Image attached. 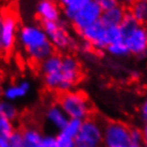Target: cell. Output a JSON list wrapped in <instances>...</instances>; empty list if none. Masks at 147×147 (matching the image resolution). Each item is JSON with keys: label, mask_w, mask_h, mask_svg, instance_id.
Segmentation results:
<instances>
[{"label": "cell", "mask_w": 147, "mask_h": 147, "mask_svg": "<svg viewBox=\"0 0 147 147\" xmlns=\"http://www.w3.org/2000/svg\"><path fill=\"white\" fill-rule=\"evenodd\" d=\"M17 44L27 61L36 66L55 52L40 24H27L19 27Z\"/></svg>", "instance_id": "cell-1"}, {"label": "cell", "mask_w": 147, "mask_h": 147, "mask_svg": "<svg viewBox=\"0 0 147 147\" xmlns=\"http://www.w3.org/2000/svg\"><path fill=\"white\" fill-rule=\"evenodd\" d=\"M59 4L63 19L78 34L99 22L102 14L98 0H62Z\"/></svg>", "instance_id": "cell-2"}, {"label": "cell", "mask_w": 147, "mask_h": 147, "mask_svg": "<svg viewBox=\"0 0 147 147\" xmlns=\"http://www.w3.org/2000/svg\"><path fill=\"white\" fill-rule=\"evenodd\" d=\"M57 103L62 108L68 118L84 121L94 113L88 96L81 90H71L57 96Z\"/></svg>", "instance_id": "cell-3"}, {"label": "cell", "mask_w": 147, "mask_h": 147, "mask_svg": "<svg viewBox=\"0 0 147 147\" xmlns=\"http://www.w3.org/2000/svg\"><path fill=\"white\" fill-rule=\"evenodd\" d=\"M49 42L55 48V52L67 53L68 50L77 46L76 40L69 33V25L66 20L61 19L59 22H43L40 24Z\"/></svg>", "instance_id": "cell-4"}, {"label": "cell", "mask_w": 147, "mask_h": 147, "mask_svg": "<svg viewBox=\"0 0 147 147\" xmlns=\"http://www.w3.org/2000/svg\"><path fill=\"white\" fill-rule=\"evenodd\" d=\"M131 126L121 121H103V147H127L130 141Z\"/></svg>", "instance_id": "cell-5"}, {"label": "cell", "mask_w": 147, "mask_h": 147, "mask_svg": "<svg viewBox=\"0 0 147 147\" xmlns=\"http://www.w3.org/2000/svg\"><path fill=\"white\" fill-rule=\"evenodd\" d=\"M103 121L92 115L82 121L79 134L76 138L77 147H103Z\"/></svg>", "instance_id": "cell-6"}, {"label": "cell", "mask_w": 147, "mask_h": 147, "mask_svg": "<svg viewBox=\"0 0 147 147\" xmlns=\"http://www.w3.org/2000/svg\"><path fill=\"white\" fill-rule=\"evenodd\" d=\"M82 77H83V69L79 59L75 55L68 52L62 53V66H61L62 93L75 90V88L80 83Z\"/></svg>", "instance_id": "cell-7"}, {"label": "cell", "mask_w": 147, "mask_h": 147, "mask_svg": "<svg viewBox=\"0 0 147 147\" xmlns=\"http://www.w3.org/2000/svg\"><path fill=\"white\" fill-rule=\"evenodd\" d=\"M124 43L130 55L143 59L147 57V26L138 24L133 29L126 32Z\"/></svg>", "instance_id": "cell-8"}, {"label": "cell", "mask_w": 147, "mask_h": 147, "mask_svg": "<svg viewBox=\"0 0 147 147\" xmlns=\"http://www.w3.org/2000/svg\"><path fill=\"white\" fill-rule=\"evenodd\" d=\"M19 22L17 15L13 11L3 12L2 33H1V52L9 55L17 44Z\"/></svg>", "instance_id": "cell-9"}, {"label": "cell", "mask_w": 147, "mask_h": 147, "mask_svg": "<svg viewBox=\"0 0 147 147\" xmlns=\"http://www.w3.org/2000/svg\"><path fill=\"white\" fill-rule=\"evenodd\" d=\"M81 40L90 46L94 52L102 53L109 46L107 38V27L102 22H97L79 33Z\"/></svg>", "instance_id": "cell-10"}, {"label": "cell", "mask_w": 147, "mask_h": 147, "mask_svg": "<svg viewBox=\"0 0 147 147\" xmlns=\"http://www.w3.org/2000/svg\"><path fill=\"white\" fill-rule=\"evenodd\" d=\"M35 15L40 24L59 22L63 18L59 2L51 0H40L35 4Z\"/></svg>", "instance_id": "cell-11"}, {"label": "cell", "mask_w": 147, "mask_h": 147, "mask_svg": "<svg viewBox=\"0 0 147 147\" xmlns=\"http://www.w3.org/2000/svg\"><path fill=\"white\" fill-rule=\"evenodd\" d=\"M32 90V84L28 79H20L16 83L7 85L3 88L1 95L2 98L7 101L15 102L17 100L24 99L25 97L29 95V93Z\"/></svg>", "instance_id": "cell-12"}, {"label": "cell", "mask_w": 147, "mask_h": 147, "mask_svg": "<svg viewBox=\"0 0 147 147\" xmlns=\"http://www.w3.org/2000/svg\"><path fill=\"white\" fill-rule=\"evenodd\" d=\"M44 117L48 125L55 129L58 132L64 128V126L66 125L69 119L66 114L64 113V111L62 110V108L57 102L50 103L45 109Z\"/></svg>", "instance_id": "cell-13"}, {"label": "cell", "mask_w": 147, "mask_h": 147, "mask_svg": "<svg viewBox=\"0 0 147 147\" xmlns=\"http://www.w3.org/2000/svg\"><path fill=\"white\" fill-rule=\"evenodd\" d=\"M127 13H128L127 5L119 2V4L113 9L102 12L100 22L106 27H119L123 20L125 19Z\"/></svg>", "instance_id": "cell-14"}, {"label": "cell", "mask_w": 147, "mask_h": 147, "mask_svg": "<svg viewBox=\"0 0 147 147\" xmlns=\"http://www.w3.org/2000/svg\"><path fill=\"white\" fill-rule=\"evenodd\" d=\"M128 13L141 25H146L147 22V0H136L127 5Z\"/></svg>", "instance_id": "cell-15"}, {"label": "cell", "mask_w": 147, "mask_h": 147, "mask_svg": "<svg viewBox=\"0 0 147 147\" xmlns=\"http://www.w3.org/2000/svg\"><path fill=\"white\" fill-rule=\"evenodd\" d=\"M0 116L14 123L19 116L18 108L15 106L14 102L7 101L5 99H0Z\"/></svg>", "instance_id": "cell-16"}, {"label": "cell", "mask_w": 147, "mask_h": 147, "mask_svg": "<svg viewBox=\"0 0 147 147\" xmlns=\"http://www.w3.org/2000/svg\"><path fill=\"white\" fill-rule=\"evenodd\" d=\"M105 52H107L109 55L113 57V58H116V59H123V58H127V57L130 55L124 40L109 45L106 48Z\"/></svg>", "instance_id": "cell-17"}, {"label": "cell", "mask_w": 147, "mask_h": 147, "mask_svg": "<svg viewBox=\"0 0 147 147\" xmlns=\"http://www.w3.org/2000/svg\"><path fill=\"white\" fill-rule=\"evenodd\" d=\"M81 125H82V121L69 118L68 121H67V124L64 126V128L61 131H59V132H62L63 134H65V136L76 140V138L79 134V131H80L81 129Z\"/></svg>", "instance_id": "cell-18"}, {"label": "cell", "mask_w": 147, "mask_h": 147, "mask_svg": "<svg viewBox=\"0 0 147 147\" xmlns=\"http://www.w3.org/2000/svg\"><path fill=\"white\" fill-rule=\"evenodd\" d=\"M15 130H16V128H15L13 121L0 116V136L9 138Z\"/></svg>", "instance_id": "cell-19"}, {"label": "cell", "mask_w": 147, "mask_h": 147, "mask_svg": "<svg viewBox=\"0 0 147 147\" xmlns=\"http://www.w3.org/2000/svg\"><path fill=\"white\" fill-rule=\"evenodd\" d=\"M55 147H77L75 139H71L69 136L63 134L62 132H58V134L55 136Z\"/></svg>", "instance_id": "cell-20"}, {"label": "cell", "mask_w": 147, "mask_h": 147, "mask_svg": "<svg viewBox=\"0 0 147 147\" xmlns=\"http://www.w3.org/2000/svg\"><path fill=\"white\" fill-rule=\"evenodd\" d=\"M7 146L9 147H22L24 142H22V136L20 130H15L11 136L7 138Z\"/></svg>", "instance_id": "cell-21"}, {"label": "cell", "mask_w": 147, "mask_h": 147, "mask_svg": "<svg viewBox=\"0 0 147 147\" xmlns=\"http://www.w3.org/2000/svg\"><path fill=\"white\" fill-rule=\"evenodd\" d=\"M130 141L132 144H143V133L141 128L138 127H131L130 130Z\"/></svg>", "instance_id": "cell-22"}, {"label": "cell", "mask_w": 147, "mask_h": 147, "mask_svg": "<svg viewBox=\"0 0 147 147\" xmlns=\"http://www.w3.org/2000/svg\"><path fill=\"white\" fill-rule=\"evenodd\" d=\"M98 2H99V7L102 12L109 11L119 4V2L116 0H98Z\"/></svg>", "instance_id": "cell-23"}, {"label": "cell", "mask_w": 147, "mask_h": 147, "mask_svg": "<svg viewBox=\"0 0 147 147\" xmlns=\"http://www.w3.org/2000/svg\"><path fill=\"white\" fill-rule=\"evenodd\" d=\"M139 113H140V116L142 118V121L145 123L147 121V96L144 98V100L141 102L140 108H139Z\"/></svg>", "instance_id": "cell-24"}, {"label": "cell", "mask_w": 147, "mask_h": 147, "mask_svg": "<svg viewBox=\"0 0 147 147\" xmlns=\"http://www.w3.org/2000/svg\"><path fill=\"white\" fill-rule=\"evenodd\" d=\"M142 133H143V144L144 145H147V121H145L142 126Z\"/></svg>", "instance_id": "cell-25"}, {"label": "cell", "mask_w": 147, "mask_h": 147, "mask_svg": "<svg viewBox=\"0 0 147 147\" xmlns=\"http://www.w3.org/2000/svg\"><path fill=\"white\" fill-rule=\"evenodd\" d=\"M2 22H3V12H0V52H1V33H2Z\"/></svg>", "instance_id": "cell-26"}, {"label": "cell", "mask_w": 147, "mask_h": 147, "mask_svg": "<svg viewBox=\"0 0 147 147\" xmlns=\"http://www.w3.org/2000/svg\"><path fill=\"white\" fill-rule=\"evenodd\" d=\"M22 147H44L43 142L40 143H24Z\"/></svg>", "instance_id": "cell-27"}, {"label": "cell", "mask_w": 147, "mask_h": 147, "mask_svg": "<svg viewBox=\"0 0 147 147\" xmlns=\"http://www.w3.org/2000/svg\"><path fill=\"white\" fill-rule=\"evenodd\" d=\"M0 147H9L7 146V138L0 136Z\"/></svg>", "instance_id": "cell-28"}, {"label": "cell", "mask_w": 147, "mask_h": 147, "mask_svg": "<svg viewBox=\"0 0 147 147\" xmlns=\"http://www.w3.org/2000/svg\"><path fill=\"white\" fill-rule=\"evenodd\" d=\"M144 145H142V144H130L129 146H127V147H143Z\"/></svg>", "instance_id": "cell-29"}, {"label": "cell", "mask_w": 147, "mask_h": 147, "mask_svg": "<svg viewBox=\"0 0 147 147\" xmlns=\"http://www.w3.org/2000/svg\"><path fill=\"white\" fill-rule=\"evenodd\" d=\"M0 90H1V78H0Z\"/></svg>", "instance_id": "cell-30"}, {"label": "cell", "mask_w": 147, "mask_h": 147, "mask_svg": "<svg viewBox=\"0 0 147 147\" xmlns=\"http://www.w3.org/2000/svg\"><path fill=\"white\" fill-rule=\"evenodd\" d=\"M143 147H147V145H144V146Z\"/></svg>", "instance_id": "cell-31"}, {"label": "cell", "mask_w": 147, "mask_h": 147, "mask_svg": "<svg viewBox=\"0 0 147 147\" xmlns=\"http://www.w3.org/2000/svg\"><path fill=\"white\" fill-rule=\"evenodd\" d=\"M146 26H147V22H146Z\"/></svg>", "instance_id": "cell-32"}]
</instances>
